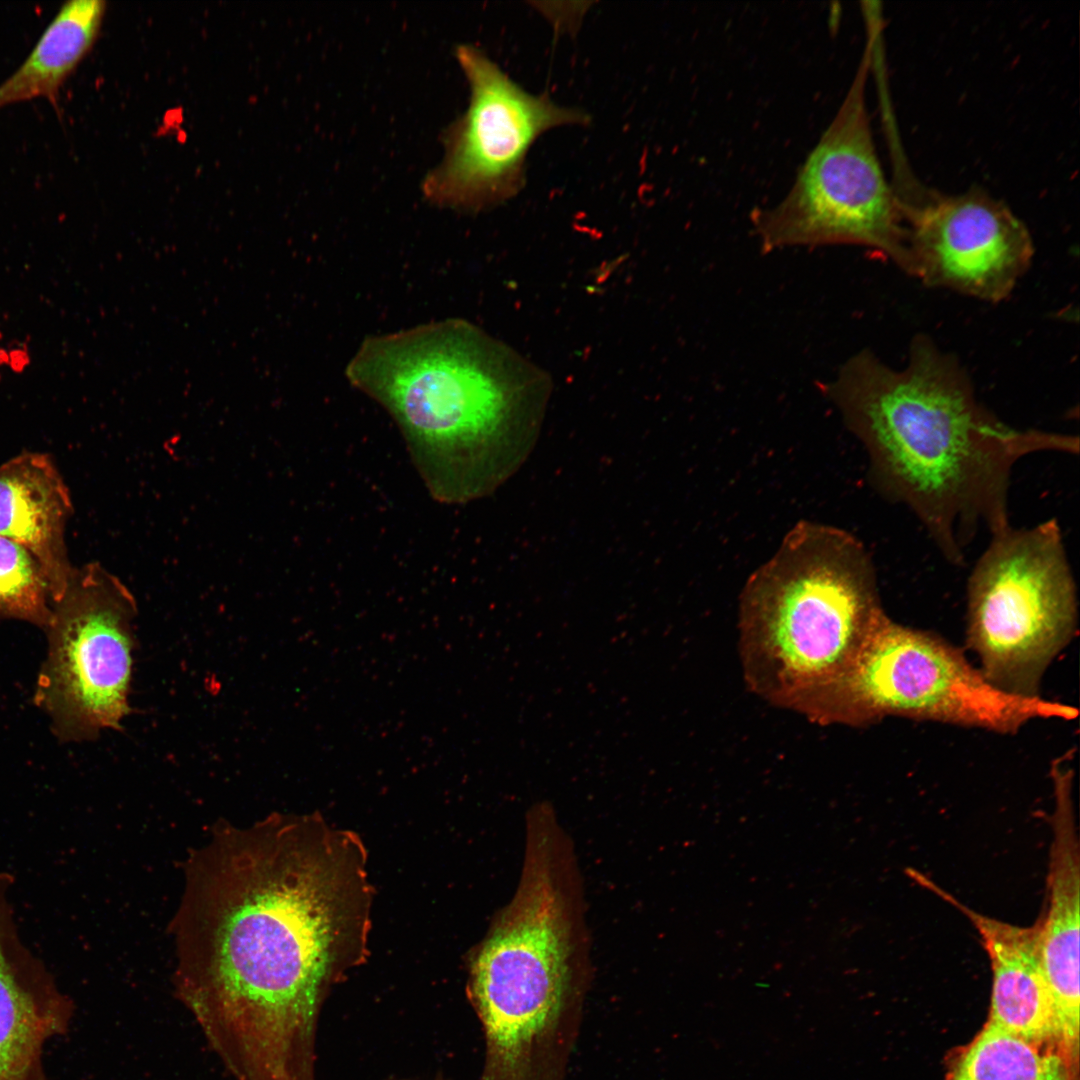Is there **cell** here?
I'll use <instances>...</instances> for the list:
<instances>
[{
  "label": "cell",
  "instance_id": "cell-1",
  "mask_svg": "<svg viewBox=\"0 0 1080 1080\" xmlns=\"http://www.w3.org/2000/svg\"><path fill=\"white\" fill-rule=\"evenodd\" d=\"M371 902L361 839L319 813L222 826L193 852L176 992L235 1080H315L320 1010L366 959Z\"/></svg>",
  "mask_w": 1080,
  "mask_h": 1080
},
{
  "label": "cell",
  "instance_id": "cell-2",
  "mask_svg": "<svg viewBox=\"0 0 1080 1080\" xmlns=\"http://www.w3.org/2000/svg\"><path fill=\"white\" fill-rule=\"evenodd\" d=\"M824 392L865 449L869 476L906 508L943 558L963 566L978 533L1009 527L1017 462L1036 453L1077 455L1079 438L1013 427L976 397L966 371L927 336L913 339L902 370L864 350Z\"/></svg>",
  "mask_w": 1080,
  "mask_h": 1080
},
{
  "label": "cell",
  "instance_id": "cell-3",
  "mask_svg": "<svg viewBox=\"0 0 1080 1080\" xmlns=\"http://www.w3.org/2000/svg\"><path fill=\"white\" fill-rule=\"evenodd\" d=\"M345 373L394 418L429 493L446 504L481 498L517 470L546 397L510 351L459 319L366 338Z\"/></svg>",
  "mask_w": 1080,
  "mask_h": 1080
},
{
  "label": "cell",
  "instance_id": "cell-4",
  "mask_svg": "<svg viewBox=\"0 0 1080 1080\" xmlns=\"http://www.w3.org/2000/svg\"><path fill=\"white\" fill-rule=\"evenodd\" d=\"M884 615L866 546L843 529L801 521L742 591L746 680L808 713L844 679Z\"/></svg>",
  "mask_w": 1080,
  "mask_h": 1080
},
{
  "label": "cell",
  "instance_id": "cell-5",
  "mask_svg": "<svg viewBox=\"0 0 1080 1080\" xmlns=\"http://www.w3.org/2000/svg\"><path fill=\"white\" fill-rule=\"evenodd\" d=\"M1076 624V584L1057 519L991 535L967 582V644L984 677L1005 692L1039 696Z\"/></svg>",
  "mask_w": 1080,
  "mask_h": 1080
},
{
  "label": "cell",
  "instance_id": "cell-6",
  "mask_svg": "<svg viewBox=\"0 0 1080 1080\" xmlns=\"http://www.w3.org/2000/svg\"><path fill=\"white\" fill-rule=\"evenodd\" d=\"M809 715L851 725L901 716L1008 734L1034 719L1073 720L1078 710L1005 692L946 641L885 614L844 679Z\"/></svg>",
  "mask_w": 1080,
  "mask_h": 1080
},
{
  "label": "cell",
  "instance_id": "cell-7",
  "mask_svg": "<svg viewBox=\"0 0 1080 1080\" xmlns=\"http://www.w3.org/2000/svg\"><path fill=\"white\" fill-rule=\"evenodd\" d=\"M870 60L868 44L843 102L785 196L752 210L764 252L854 244L910 274L904 201L885 177L867 109Z\"/></svg>",
  "mask_w": 1080,
  "mask_h": 1080
},
{
  "label": "cell",
  "instance_id": "cell-8",
  "mask_svg": "<svg viewBox=\"0 0 1080 1080\" xmlns=\"http://www.w3.org/2000/svg\"><path fill=\"white\" fill-rule=\"evenodd\" d=\"M136 613L133 595L100 564L73 569L52 605L36 693L62 739L86 740L121 728L130 712Z\"/></svg>",
  "mask_w": 1080,
  "mask_h": 1080
},
{
  "label": "cell",
  "instance_id": "cell-9",
  "mask_svg": "<svg viewBox=\"0 0 1080 1080\" xmlns=\"http://www.w3.org/2000/svg\"><path fill=\"white\" fill-rule=\"evenodd\" d=\"M455 56L469 84V104L445 130L443 160L424 178L422 192L435 205L479 211L522 190L528 152L543 133L584 125L589 117L527 92L472 44L458 45Z\"/></svg>",
  "mask_w": 1080,
  "mask_h": 1080
},
{
  "label": "cell",
  "instance_id": "cell-10",
  "mask_svg": "<svg viewBox=\"0 0 1080 1080\" xmlns=\"http://www.w3.org/2000/svg\"><path fill=\"white\" fill-rule=\"evenodd\" d=\"M910 275L988 302L1007 298L1028 269L1025 224L981 189L904 200Z\"/></svg>",
  "mask_w": 1080,
  "mask_h": 1080
},
{
  "label": "cell",
  "instance_id": "cell-11",
  "mask_svg": "<svg viewBox=\"0 0 1080 1080\" xmlns=\"http://www.w3.org/2000/svg\"><path fill=\"white\" fill-rule=\"evenodd\" d=\"M1054 807L1049 818L1047 895L1035 921L1043 973L1050 988L1060 1037L1077 1050L1079 1037L1080 848L1070 769L1052 768Z\"/></svg>",
  "mask_w": 1080,
  "mask_h": 1080
},
{
  "label": "cell",
  "instance_id": "cell-12",
  "mask_svg": "<svg viewBox=\"0 0 1080 1080\" xmlns=\"http://www.w3.org/2000/svg\"><path fill=\"white\" fill-rule=\"evenodd\" d=\"M0 878V1080H45V1043L62 1032L69 1007L24 947Z\"/></svg>",
  "mask_w": 1080,
  "mask_h": 1080
},
{
  "label": "cell",
  "instance_id": "cell-13",
  "mask_svg": "<svg viewBox=\"0 0 1080 1080\" xmlns=\"http://www.w3.org/2000/svg\"><path fill=\"white\" fill-rule=\"evenodd\" d=\"M917 880L956 907L977 930L992 969L989 1022L1036 1045L1060 1037L1035 922L1023 927L998 920L964 905L924 875Z\"/></svg>",
  "mask_w": 1080,
  "mask_h": 1080
},
{
  "label": "cell",
  "instance_id": "cell-14",
  "mask_svg": "<svg viewBox=\"0 0 1080 1080\" xmlns=\"http://www.w3.org/2000/svg\"><path fill=\"white\" fill-rule=\"evenodd\" d=\"M71 513L70 493L48 455L26 452L0 465V537L21 544L38 559L52 605L74 569L65 543Z\"/></svg>",
  "mask_w": 1080,
  "mask_h": 1080
},
{
  "label": "cell",
  "instance_id": "cell-15",
  "mask_svg": "<svg viewBox=\"0 0 1080 1080\" xmlns=\"http://www.w3.org/2000/svg\"><path fill=\"white\" fill-rule=\"evenodd\" d=\"M105 10L102 0L64 3L24 61L0 83V109L42 97L54 103L95 42Z\"/></svg>",
  "mask_w": 1080,
  "mask_h": 1080
},
{
  "label": "cell",
  "instance_id": "cell-16",
  "mask_svg": "<svg viewBox=\"0 0 1080 1080\" xmlns=\"http://www.w3.org/2000/svg\"><path fill=\"white\" fill-rule=\"evenodd\" d=\"M988 1023L962 1055L950 1080H1070L1063 1059Z\"/></svg>",
  "mask_w": 1080,
  "mask_h": 1080
},
{
  "label": "cell",
  "instance_id": "cell-17",
  "mask_svg": "<svg viewBox=\"0 0 1080 1080\" xmlns=\"http://www.w3.org/2000/svg\"><path fill=\"white\" fill-rule=\"evenodd\" d=\"M52 593L44 568L21 544L0 537V616L47 627Z\"/></svg>",
  "mask_w": 1080,
  "mask_h": 1080
},
{
  "label": "cell",
  "instance_id": "cell-18",
  "mask_svg": "<svg viewBox=\"0 0 1080 1080\" xmlns=\"http://www.w3.org/2000/svg\"><path fill=\"white\" fill-rule=\"evenodd\" d=\"M32 364V352L25 342L8 345L7 370L16 375L25 373Z\"/></svg>",
  "mask_w": 1080,
  "mask_h": 1080
},
{
  "label": "cell",
  "instance_id": "cell-19",
  "mask_svg": "<svg viewBox=\"0 0 1080 1080\" xmlns=\"http://www.w3.org/2000/svg\"><path fill=\"white\" fill-rule=\"evenodd\" d=\"M8 364V345L0 344V371L7 369Z\"/></svg>",
  "mask_w": 1080,
  "mask_h": 1080
},
{
  "label": "cell",
  "instance_id": "cell-20",
  "mask_svg": "<svg viewBox=\"0 0 1080 1080\" xmlns=\"http://www.w3.org/2000/svg\"><path fill=\"white\" fill-rule=\"evenodd\" d=\"M3 343V332L0 326V344Z\"/></svg>",
  "mask_w": 1080,
  "mask_h": 1080
}]
</instances>
